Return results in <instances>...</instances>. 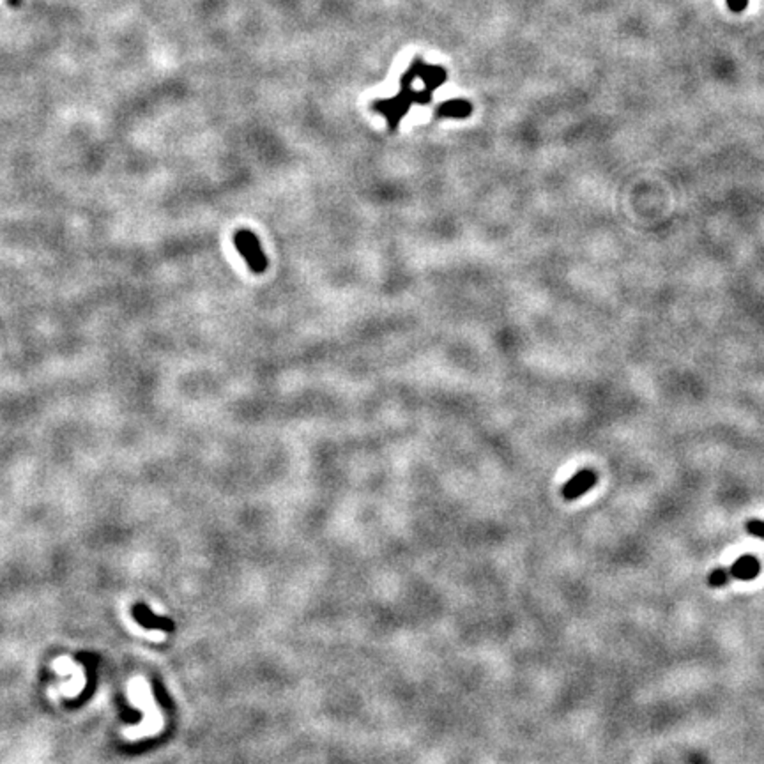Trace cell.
I'll use <instances>...</instances> for the list:
<instances>
[{
	"mask_svg": "<svg viewBox=\"0 0 764 764\" xmlns=\"http://www.w3.org/2000/svg\"><path fill=\"white\" fill-rule=\"evenodd\" d=\"M234 246L237 250V253L244 258V262H246L251 272L262 275L268 269V257L264 255L261 241H258V237L253 232L246 230V228L235 232Z\"/></svg>",
	"mask_w": 764,
	"mask_h": 764,
	"instance_id": "cell-1",
	"label": "cell"
},
{
	"mask_svg": "<svg viewBox=\"0 0 764 764\" xmlns=\"http://www.w3.org/2000/svg\"><path fill=\"white\" fill-rule=\"evenodd\" d=\"M598 483V474L591 469L578 471L577 474L570 478V480L564 483V487L561 489V494L567 501H575L581 496H584L585 492L593 489L595 485Z\"/></svg>",
	"mask_w": 764,
	"mask_h": 764,
	"instance_id": "cell-2",
	"label": "cell"
},
{
	"mask_svg": "<svg viewBox=\"0 0 764 764\" xmlns=\"http://www.w3.org/2000/svg\"><path fill=\"white\" fill-rule=\"evenodd\" d=\"M729 574L738 581H753L760 574V563L753 555H742L732 563Z\"/></svg>",
	"mask_w": 764,
	"mask_h": 764,
	"instance_id": "cell-3",
	"label": "cell"
},
{
	"mask_svg": "<svg viewBox=\"0 0 764 764\" xmlns=\"http://www.w3.org/2000/svg\"><path fill=\"white\" fill-rule=\"evenodd\" d=\"M134 619H137L144 628H156V630H172V621L167 618H158L154 616L146 605H137L133 611Z\"/></svg>",
	"mask_w": 764,
	"mask_h": 764,
	"instance_id": "cell-4",
	"label": "cell"
},
{
	"mask_svg": "<svg viewBox=\"0 0 764 764\" xmlns=\"http://www.w3.org/2000/svg\"><path fill=\"white\" fill-rule=\"evenodd\" d=\"M473 113V105L466 99H450L437 109V116L447 119H466Z\"/></svg>",
	"mask_w": 764,
	"mask_h": 764,
	"instance_id": "cell-5",
	"label": "cell"
},
{
	"mask_svg": "<svg viewBox=\"0 0 764 764\" xmlns=\"http://www.w3.org/2000/svg\"><path fill=\"white\" fill-rule=\"evenodd\" d=\"M729 577H731L729 571L723 570V568H716V570H713L711 574H709L708 584L711 585V588H722V585H725L727 582H729Z\"/></svg>",
	"mask_w": 764,
	"mask_h": 764,
	"instance_id": "cell-6",
	"label": "cell"
},
{
	"mask_svg": "<svg viewBox=\"0 0 764 764\" xmlns=\"http://www.w3.org/2000/svg\"><path fill=\"white\" fill-rule=\"evenodd\" d=\"M745 527H746V531H749L750 534H753V536L764 540V520H759V518H752V520H749V522H746Z\"/></svg>",
	"mask_w": 764,
	"mask_h": 764,
	"instance_id": "cell-7",
	"label": "cell"
},
{
	"mask_svg": "<svg viewBox=\"0 0 764 764\" xmlns=\"http://www.w3.org/2000/svg\"><path fill=\"white\" fill-rule=\"evenodd\" d=\"M727 6L732 13H742L749 6V0H727Z\"/></svg>",
	"mask_w": 764,
	"mask_h": 764,
	"instance_id": "cell-8",
	"label": "cell"
}]
</instances>
